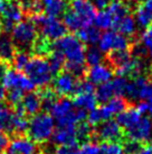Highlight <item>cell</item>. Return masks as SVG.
<instances>
[{
    "instance_id": "obj_49",
    "label": "cell",
    "mask_w": 152,
    "mask_h": 154,
    "mask_svg": "<svg viewBox=\"0 0 152 154\" xmlns=\"http://www.w3.org/2000/svg\"><path fill=\"white\" fill-rule=\"evenodd\" d=\"M129 2H131V4H139V2H142L144 0H127Z\"/></svg>"
},
{
    "instance_id": "obj_12",
    "label": "cell",
    "mask_w": 152,
    "mask_h": 154,
    "mask_svg": "<svg viewBox=\"0 0 152 154\" xmlns=\"http://www.w3.org/2000/svg\"><path fill=\"white\" fill-rule=\"evenodd\" d=\"M2 19H1V27L6 32H11L13 27L24 17V8L20 4H18L13 0L7 1V5L4 7V11L1 13Z\"/></svg>"
},
{
    "instance_id": "obj_38",
    "label": "cell",
    "mask_w": 152,
    "mask_h": 154,
    "mask_svg": "<svg viewBox=\"0 0 152 154\" xmlns=\"http://www.w3.org/2000/svg\"><path fill=\"white\" fill-rule=\"evenodd\" d=\"M140 44L144 46L147 50L152 47V24L145 27L143 33L140 36Z\"/></svg>"
},
{
    "instance_id": "obj_37",
    "label": "cell",
    "mask_w": 152,
    "mask_h": 154,
    "mask_svg": "<svg viewBox=\"0 0 152 154\" xmlns=\"http://www.w3.org/2000/svg\"><path fill=\"white\" fill-rule=\"evenodd\" d=\"M92 134V128H91V125L85 124V123H80V124L76 125V137H77V141H84L87 140Z\"/></svg>"
},
{
    "instance_id": "obj_31",
    "label": "cell",
    "mask_w": 152,
    "mask_h": 154,
    "mask_svg": "<svg viewBox=\"0 0 152 154\" xmlns=\"http://www.w3.org/2000/svg\"><path fill=\"white\" fill-rule=\"evenodd\" d=\"M106 108L109 109L111 112V115H118L122 111H124L127 108V100L121 97V96H115L112 99H110L107 103H105Z\"/></svg>"
},
{
    "instance_id": "obj_43",
    "label": "cell",
    "mask_w": 152,
    "mask_h": 154,
    "mask_svg": "<svg viewBox=\"0 0 152 154\" xmlns=\"http://www.w3.org/2000/svg\"><path fill=\"white\" fill-rule=\"evenodd\" d=\"M54 154H80L76 145H60Z\"/></svg>"
},
{
    "instance_id": "obj_39",
    "label": "cell",
    "mask_w": 152,
    "mask_h": 154,
    "mask_svg": "<svg viewBox=\"0 0 152 154\" xmlns=\"http://www.w3.org/2000/svg\"><path fill=\"white\" fill-rule=\"evenodd\" d=\"M80 154H101V146L95 142H85L80 149Z\"/></svg>"
},
{
    "instance_id": "obj_23",
    "label": "cell",
    "mask_w": 152,
    "mask_h": 154,
    "mask_svg": "<svg viewBox=\"0 0 152 154\" xmlns=\"http://www.w3.org/2000/svg\"><path fill=\"white\" fill-rule=\"evenodd\" d=\"M148 81H149L148 78H145L144 75H142V74L135 75L132 80H129V81H127L125 96H127V98L133 99V100L139 99L141 90H142V88L145 86V83Z\"/></svg>"
},
{
    "instance_id": "obj_6",
    "label": "cell",
    "mask_w": 152,
    "mask_h": 154,
    "mask_svg": "<svg viewBox=\"0 0 152 154\" xmlns=\"http://www.w3.org/2000/svg\"><path fill=\"white\" fill-rule=\"evenodd\" d=\"M31 22L39 27L42 36L46 41H57L66 33V26L57 17L42 15V13L31 15Z\"/></svg>"
},
{
    "instance_id": "obj_36",
    "label": "cell",
    "mask_w": 152,
    "mask_h": 154,
    "mask_svg": "<svg viewBox=\"0 0 152 154\" xmlns=\"http://www.w3.org/2000/svg\"><path fill=\"white\" fill-rule=\"evenodd\" d=\"M127 81H129V80H127L125 77H120V75H118V77L115 78V79H113V80H111L116 96H121V97L125 96Z\"/></svg>"
},
{
    "instance_id": "obj_26",
    "label": "cell",
    "mask_w": 152,
    "mask_h": 154,
    "mask_svg": "<svg viewBox=\"0 0 152 154\" xmlns=\"http://www.w3.org/2000/svg\"><path fill=\"white\" fill-rule=\"evenodd\" d=\"M111 117H112V115L104 103L100 107H94L92 110H89L87 119H89V125H98L105 120L111 119Z\"/></svg>"
},
{
    "instance_id": "obj_10",
    "label": "cell",
    "mask_w": 152,
    "mask_h": 154,
    "mask_svg": "<svg viewBox=\"0 0 152 154\" xmlns=\"http://www.w3.org/2000/svg\"><path fill=\"white\" fill-rule=\"evenodd\" d=\"M0 81L4 89L8 90L18 89L24 92L25 91L29 92L35 88L29 78L27 77L25 73L18 71L16 69H7V71L4 72Z\"/></svg>"
},
{
    "instance_id": "obj_22",
    "label": "cell",
    "mask_w": 152,
    "mask_h": 154,
    "mask_svg": "<svg viewBox=\"0 0 152 154\" xmlns=\"http://www.w3.org/2000/svg\"><path fill=\"white\" fill-rule=\"evenodd\" d=\"M114 27L118 29V33H121L127 37H131L136 33L138 24L135 22L134 17H132L130 14H127L122 18H120L118 20H116Z\"/></svg>"
},
{
    "instance_id": "obj_54",
    "label": "cell",
    "mask_w": 152,
    "mask_h": 154,
    "mask_svg": "<svg viewBox=\"0 0 152 154\" xmlns=\"http://www.w3.org/2000/svg\"><path fill=\"white\" fill-rule=\"evenodd\" d=\"M0 154H1V153H0Z\"/></svg>"
},
{
    "instance_id": "obj_18",
    "label": "cell",
    "mask_w": 152,
    "mask_h": 154,
    "mask_svg": "<svg viewBox=\"0 0 152 154\" xmlns=\"http://www.w3.org/2000/svg\"><path fill=\"white\" fill-rule=\"evenodd\" d=\"M53 141L57 145H76V126H58L53 134Z\"/></svg>"
},
{
    "instance_id": "obj_40",
    "label": "cell",
    "mask_w": 152,
    "mask_h": 154,
    "mask_svg": "<svg viewBox=\"0 0 152 154\" xmlns=\"http://www.w3.org/2000/svg\"><path fill=\"white\" fill-rule=\"evenodd\" d=\"M9 92L7 94V100L10 105H13L15 107H17L18 105L21 103L22 100V97H24V91L18 89H11L8 90Z\"/></svg>"
},
{
    "instance_id": "obj_41",
    "label": "cell",
    "mask_w": 152,
    "mask_h": 154,
    "mask_svg": "<svg viewBox=\"0 0 152 154\" xmlns=\"http://www.w3.org/2000/svg\"><path fill=\"white\" fill-rule=\"evenodd\" d=\"M140 100L148 101L150 105V110L152 109V81H148L145 83V86L142 88L140 92Z\"/></svg>"
},
{
    "instance_id": "obj_27",
    "label": "cell",
    "mask_w": 152,
    "mask_h": 154,
    "mask_svg": "<svg viewBox=\"0 0 152 154\" xmlns=\"http://www.w3.org/2000/svg\"><path fill=\"white\" fill-rule=\"evenodd\" d=\"M13 112L8 106L0 103V131L4 133H13Z\"/></svg>"
},
{
    "instance_id": "obj_19",
    "label": "cell",
    "mask_w": 152,
    "mask_h": 154,
    "mask_svg": "<svg viewBox=\"0 0 152 154\" xmlns=\"http://www.w3.org/2000/svg\"><path fill=\"white\" fill-rule=\"evenodd\" d=\"M134 19L140 27H147L152 24V0H144L136 7Z\"/></svg>"
},
{
    "instance_id": "obj_14",
    "label": "cell",
    "mask_w": 152,
    "mask_h": 154,
    "mask_svg": "<svg viewBox=\"0 0 152 154\" xmlns=\"http://www.w3.org/2000/svg\"><path fill=\"white\" fill-rule=\"evenodd\" d=\"M77 79L69 72H59L58 75L55 78L53 83L54 92L60 96H69L75 94L76 87H77Z\"/></svg>"
},
{
    "instance_id": "obj_28",
    "label": "cell",
    "mask_w": 152,
    "mask_h": 154,
    "mask_svg": "<svg viewBox=\"0 0 152 154\" xmlns=\"http://www.w3.org/2000/svg\"><path fill=\"white\" fill-rule=\"evenodd\" d=\"M106 9L110 11L112 17L114 18V25H115V22L118 20L120 18L130 14L129 5L125 4L122 0H112V2L106 7Z\"/></svg>"
},
{
    "instance_id": "obj_24",
    "label": "cell",
    "mask_w": 152,
    "mask_h": 154,
    "mask_svg": "<svg viewBox=\"0 0 152 154\" xmlns=\"http://www.w3.org/2000/svg\"><path fill=\"white\" fill-rule=\"evenodd\" d=\"M16 54V47L13 39L8 36H0V61L4 63L11 62Z\"/></svg>"
},
{
    "instance_id": "obj_34",
    "label": "cell",
    "mask_w": 152,
    "mask_h": 154,
    "mask_svg": "<svg viewBox=\"0 0 152 154\" xmlns=\"http://www.w3.org/2000/svg\"><path fill=\"white\" fill-rule=\"evenodd\" d=\"M28 120L26 119L25 115H22L18 111H15L13 115V133L16 134H22L27 132L28 129Z\"/></svg>"
},
{
    "instance_id": "obj_35",
    "label": "cell",
    "mask_w": 152,
    "mask_h": 154,
    "mask_svg": "<svg viewBox=\"0 0 152 154\" xmlns=\"http://www.w3.org/2000/svg\"><path fill=\"white\" fill-rule=\"evenodd\" d=\"M29 60H30V56L28 55V53L22 50V51L16 52V54H15L11 62L13 63V66H15L16 70H18V71H24V69L26 68V65L29 62Z\"/></svg>"
},
{
    "instance_id": "obj_52",
    "label": "cell",
    "mask_w": 152,
    "mask_h": 154,
    "mask_svg": "<svg viewBox=\"0 0 152 154\" xmlns=\"http://www.w3.org/2000/svg\"><path fill=\"white\" fill-rule=\"evenodd\" d=\"M149 114H150V119H151V123H152V109L149 111Z\"/></svg>"
},
{
    "instance_id": "obj_17",
    "label": "cell",
    "mask_w": 152,
    "mask_h": 154,
    "mask_svg": "<svg viewBox=\"0 0 152 154\" xmlns=\"http://www.w3.org/2000/svg\"><path fill=\"white\" fill-rule=\"evenodd\" d=\"M42 98L38 94L35 92H27L22 97L21 103L16 107V111L20 112L22 115H28V116H34L39 112L42 109Z\"/></svg>"
},
{
    "instance_id": "obj_53",
    "label": "cell",
    "mask_w": 152,
    "mask_h": 154,
    "mask_svg": "<svg viewBox=\"0 0 152 154\" xmlns=\"http://www.w3.org/2000/svg\"><path fill=\"white\" fill-rule=\"evenodd\" d=\"M0 30H1V22H0Z\"/></svg>"
},
{
    "instance_id": "obj_29",
    "label": "cell",
    "mask_w": 152,
    "mask_h": 154,
    "mask_svg": "<svg viewBox=\"0 0 152 154\" xmlns=\"http://www.w3.org/2000/svg\"><path fill=\"white\" fill-rule=\"evenodd\" d=\"M93 23L95 24V27L98 29L109 30L110 28L114 27V18L112 17V15L106 8L101 9V11H98L95 15Z\"/></svg>"
},
{
    "instance_id": "obj_25",
    "label": "cell",
    "mask_w": 152,
    "mask_h": 154,
    "mask_svg": "<svg viewBox=\"0 0 152 154\" xmlns=\"http://www.w3.org/2000/svg\"><path fill=\"white\" fill-rule=\"evenodd\" d=\"M100 29L94 27L92 25H87L82 27L80 29L77 30V37L85 44H89V45H94L98 42L100 39Z\"/></svg>"
},
{
    "instance_id": "obj_21",
    "label": "cell",
    "mask_w": 152,
    "mask_h": 154,
    "mask_svg": "<svg viewBox=\"0 0 152 154\" xmlns=\"http://www.w3.org/2000/svg\"><path fill=\"white\" fill-rule=\"evenodd\" d=\"M42 9L47 16L58 17L65 13L67 7V0H39Z\"/></svg>"
},
{
    "instance_id": "obj_20",
    "label": "cell",
    "mask_w": 152,
    "mask_h": 154,
    "mask_svg": "<svg viewBox=\"0 0 152 154\" xmlns=\"http://www.w3.org/2000/svg\"><path fill=\"white\" fill-rule=\"evenodd\" d=\"M96 97L94 91H77L75 92L74 106L82 110H92L96 107Z\"/></svg>"
},
{
    "instance_id": "obj_2",
    "label": "cell",
    "mask_w": 152,
    "mask_h": 154,
    "mask_svg": "<svg viewBox=\"0 0 152 154\" xmlns=\"http://www.w3.org/2000/svg\"><path fill=\"white\" fill-rule=\"evenodd\" d=\"M48 110L58 126H76L86 118V111L76 108L72 100L66 97L56 99Z\"/></svg>"
},
{
    "instance_id": "obj_47",
    "label": "cell",
    "mask_w": 152,
    "mask_h": 154,
    "mask_svg": "<svg viewBox=\"0 0 152 154\" xmlns=\"http://www.w3.org/2000/svg\"><path fill=\"white\" fill-rule=\"evenodd\" d=\"M138 154H152V143L147 144L144 146H141Z\"/></svg>"
},
{
    "instance_id": "obj_45",
    "label": "cell",
    "mask_w": 152,
    "mask_h": 154,
    "mask_svg": "<svg viewBox=\"0 0 152 154\" xmlns=\"http://www.w3.org/2000/svg\"><path fill=\"white\" fill-rule=\"evenodd\" d=\"M9 143H10V140H9V136L7 135V133L0 131V153L2 151L7 150Z\"/></svg>"
},
{
    "instance_id": "obj_4",
    "label": "cell",
    "mask_w": 152,
    "mask_h": 154,
    "mask_svg": "<svg viewBox=\"0 0 152 154\" xmlns=\"http://www.w3.org/2000/svg\"><path fill=\"white\" fill-rule=\"evenodd\" d=\"M24 72L30 79L33 85L38 88H45L51 83L54 74L51 72L48 60L42 55H35L30 57Z\"/></svg>"
},
{
    "instance_id": "obj_33",
    "label": "cell",
    "mask_w": 152,
    "mask_h": 154,
    "mask_svg": "<svg viewBox=\"0 0 152 154\" xmlns=\"http://www.w3.org/2000/svg\"><path fill=\"white\" fill-rule=\"evenodd\" d=\"M102 61H103V52L100 48L91 46L86 50V53H85V63L86 64L92 66V65L102 63Z\"/></svg>"
},
{
    "instance_id": "obj_32",
    "label": "cell",
    "mask_w": 152,
    "mask_h": 154,
    "mask_svg": "<svg viewBox=\"0 0 152 154\" xmlns=\"http://www.w3.org/2000/svg\"><path fill=\"white\" fill-rule=\"evenodd\" d=\"M48 63L51 66V70L53 74H58L60 72V70L63 69V66L65 65V60H64L63 55L57 51H51V53L49 54V59H48Z\"/></svg>"
},
{
    "instance_id": "obj_1",
    "label": "cell",
    "mask_w": 152,
    "mask_h": 154,
    "mask_svg": "<svg viewBox=\"0 0 152 154\" xmlns=\"http://www.w3.org/2000/svg\"><path fill=\"white\" fill-rule=\"evenodd\" d=\"M51 48L59 52L65 60V68L67 72L72 73L76 78L84 74L85 71V48L84 43L77 36L64 35L55 41Z\"/></svg>"
},
{
    "instance_id": "obj_7",
    "label": "cell",
    "mask_w": 152,
    "mask_h": 154,
    "mask_svg": "<svg viewBox=\"0 0 152 154\" xmlns=\"http://www.w3.org/2000/svg\"><path fill=\"white\" fill-rule=\"evenodd\" d=\"M37 27L31 20H21L11 29V39L13 44L22 50L34 46L37 42Z\"/></svg>"
},
{
    "instance_id": "obj_16",
    "label": "cell",
    "mask_w": 152,
    "mask_h": 154,
    "mask_svg": "<svg viewBox=\"0 0 152 154\" xmlns=\"http://www.w3.org/2000/svg\"><path fill=\"white\" fill-rule=\"evenodd\" d=\"M87 81L93 85H103L112 80L113 78V70L110 65L104 63H98L96 65H92L86 72Z\"/></svg>"
},
{
    "instance_id": "obj_42",
    "label": "cell",
    "mask_w": 152,
    "mask_h": 154,
    "mask_svg": "<svg viewBox=\"0 0 152 154\" xmlns=\"http://www.w3.org/2000/svg\"><path fill=\"white\" fill-rule=\"evenodd\" d=\"M40 98H42V106L45 107L46 109L51 107V105L55 101V92L54 90H48L46 89L45 91H42V94H40Z\"/></svg>"
},
{
    "instance_id": "obj_50",
    "label": "cell",
    "mask_w": 152,
    "mask_h": 154,
    "mask_svg": "<svg viewBox=\"0 0 152 154\" xmlns=\"http://www.w3.org/2000/svg\"><path fill=\"white\" fill-rule=\"evenodd\" d=\"M22 1V4L21 5H27V4H29V2H33V1H35V0H21Z\"/></svg>"
},
{
    "instance_id": "obj_9",
    "label": "cell",
    "mask_w": 152,
    "mask_h": 154,
    "mask_svg": "<svg viewBox=\"0 0 152 154\" xmlns=\"http://www.w3.org/2000/svg\"><path fill=\"white\" fill-rule=\"evenodd\" d=\"M98 48L103 53H111L114 51H125L130 47L129 37L115 30H106L100 36Z\"/></svg>"
},
{
    "instance_id": "obj_11",
    "label": "cell",
    "mask_w": 152,
    "mask_h": 154,
    "mask_svg": "<svg viewBox=\"0 0 152 154\" xmlns=\"http://www.w3.org/2000/svg\"><path fill=\"white\" fill-rule=\"evenodd\" d=\"M71 9L83 24V27L92 25L96 15V7L92 0H71Z\"/></svg>"
},
{
    "instance_id": "obj_30",
    "label": "cell",
    "mask_w": 152,
    "mask_h": 154,
    "mask_svg": "<svg viewBox=\"0 0 152 154\" xmlns=\"http://www.w3.org/2000/svg\"><path fill=\"white\" fill-rule=\"evenodd\" d=\"M115 91H114L113 85L112 82L109 81L106 83H103V85H100L98 88L95 91V97H96V100L100 101L102 103H107L110 99H112L113 97H115Z\"/></svg>"
},
{
    "instance_id": "obj_46",
    "label": "cell",
    "mask_w": 152,
    "mask_h": 154,
    "mask_svg": "<svg viewBox=\"0 0 152 154\" xmlns=\"http://www.w3.org/2000/svg\"><path fill=\"white\" fill-rule=\"evenodd\" d=\"M93 5L98 9H105L112 2V0H92Z\"/></svg>"
},
{
    "instance_id": "obj_51",
    "label": "cell",
    "mask_w": 152,
    "mask_h": 154,
    "mask_svg": "<svg viewBox=\"0 0 152 154\" xmlns=\"http://www.w3.org/2000/svg\"><path fill=\"white\" fill-rule=\"evenodd\" d=\"M149 55H150V60H151V63H152V47L151 48H149Z\"/></svg>"
},
{
    "instance_id": "obj_15",
    "label": "cell",
    "mask_w": 152,
    "mask_h": 154,
    "mask_svg": "<svg viewBox=\"0 0 152 154\" xmlns=\"http://www.w3.org/2000/svg\"><path fill=\"white\" fill-rule=\"evenodd\" d=\"M7 154H38L37 143L30 137L19 135L10 141Z\"/></svg>"
},
{
    "instance_id": "obj_3",
    "label": "cell",
    "mask_w": 152,
    "mask_h": 154,
    "mask_svg": "<svg viewBox=\"0 0 152 154\" xmlns=\"http://www.w3.org/2000/svg\"><path fill=\"white\" fill-rule=\"evenodd\" d=\"M109 62L115 73L120 77L138 75L143 70V63L140 57L132 55V53L125 51H114L109 53Z\"/></svg>"
},
{
    "instance_id": "obj_8",
    "label": "cell",
    "mask_w": 152,
    "mask_h": 154,
    "mask_svg": "<svg viewBox=\"0 0 152 154\" xmlns=\"http://www.w3.org/2000/svg\"><path fill=\"white\" fill-rule=\"evenodd\" d=\"M125 134L130 141L136 143H145L152 138V123L151 119L145 116H140L134 122L124 128Z\"/></svg>"
},
{
    "instance_id": "obj_48",
    "label": "cell",
    "mask_w": 152,
    "mask_h": 154,
    "mask_svg": "<svg viewBox=\"0 0 152 154\" xmlns=\"http://www.w3.org/2000/svg\"><path fill=\"white\" fill-rule=\"evenodd\" d=\"M6 98V91L2 86H0V103H2V100Z\"/></svg>"
},
{
    "instance_id": "obj_13",
    "label": "cell",
    "mask_w": 152,
    "mask_h": 154,
    "mask_svg": "<svg viewBox=\"0 0 152 154\" xmlns=\"http://www.w3.org/2000/svg\"><path fill=\"white\" fill-rule=\"evenodd\" d=\"M95 134L98 140L105 143L118 142L122 138V128L116 120L107 119L97 125Z\"/></svg>"
},
{
    "instance_id": "obj_44",
    "label": "cell",
    "mask_w": 152,
    "mask_h": 154,
    "mask_svg": "<svg viewBox=\"0 0 152 154\" xmlns=\"http://www.w3.org/2000/svg\"><path fill=\"white\" fill-rule=\"evenodd\" d=\"M140 147H141V146H140L139 143L130 141L127 144H125V146H124V151H125V153L127 154H138L139 153Z\"/></svg>"
},
{
    "instance_id": "obj_5",
    "label": "cell",
    "mask_w": 152,
    "mask_h": 154,
    "mask_svg": "<svg viewBox=\"0 0 152 154\" xmlns=\"http://www.w3.org/2000/svg\"><path fill=\"white\" fill-rule=\"evenodd\" d=\"M28 135L36 143L49 141L55 132V119L47 112H38L28 123Z\"/></svg>"
}]
</instances>
